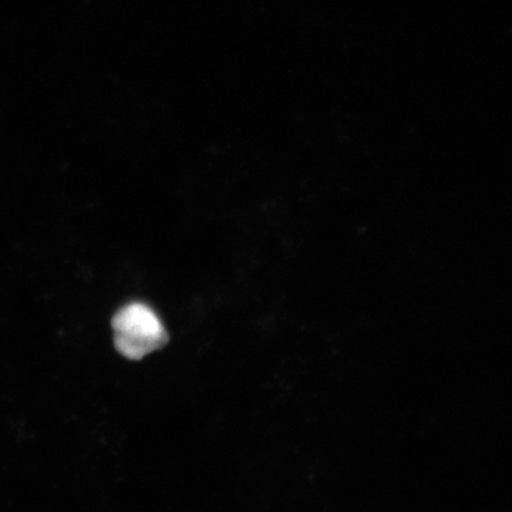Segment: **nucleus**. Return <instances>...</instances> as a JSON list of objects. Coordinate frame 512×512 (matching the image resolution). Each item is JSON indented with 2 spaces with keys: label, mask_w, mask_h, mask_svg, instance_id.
<instances>
[{
  "label": "nucleus",
  "mask_w": 512,
  "mask_h": 512,
  "mask_svg": "<svg viewBox=\"0 0 512 512\" xmlns=\"http://www.w3.org/2000/svg\"><path fill=\"white\" fill-rule=\"evenodd\" d=\"M113 328L116 348L128 359H143L168 342L167 332L157 313L143 303H131L117 312Z\"/></svg>",
  "instance_id": "nucleus-1"
}]
</instances>
